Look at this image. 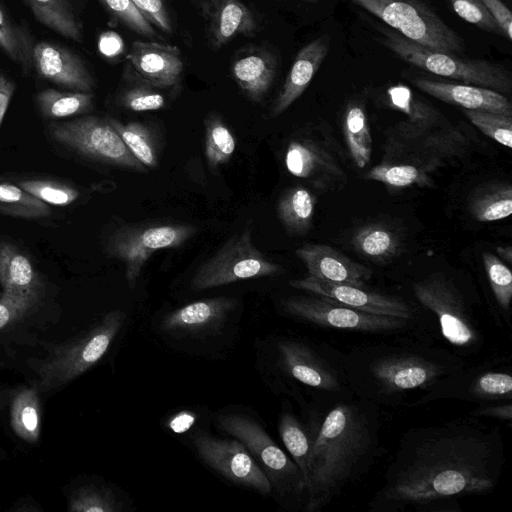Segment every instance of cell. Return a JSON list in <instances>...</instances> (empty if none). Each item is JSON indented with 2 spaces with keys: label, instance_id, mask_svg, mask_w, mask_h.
<instances>
[{
  "label": "cell",
  "instance_id": "1",
  "mask_svg": "<svg viewBox=\"0 0 512 512\" xmlns=\"http://www.w3.org/2000/svg\"><path fill=\"white\" fill-rule=\"evenodd\" d=\"M506 465L498 425L467 415L414 427L398 442L370 512H459V500L486 495Z\"/></svg>",
  "mask_w": 512,
  "mask_h": 512
},
{
  "label": "cell",
  "instance_id": "2",
  "mask_svg": "<svg viewBox=\"0 0 512 512\" xmlns=\"http://www.w3.org/2000/svg\"><path fill=\"white\" fill-rule=\"evenodd\" d=\"M304 408L311 437L305 510L316 512L361 480L379 459L380 407L347 392L312 397Z\"/></svg>",
  "mask_w": 512,
  "mask_h": 512
},
{
  "label": "cell",
  "instance_id": "3",
  "mask_svg": "<svg viewBox=\"0 0 512 512\" xmlns=\"http://www.w3.org/2000/svg\"><path fill=\"white\" fill-rule=\"evenodd\" d=\"M406 336L343 352L347 384L356 397L379 407L408 408L436 383L467 366L464 357L428 337Z\"/></svg>",
  "mask_w": 512,
  "mask_h": 512
},
{
  "label": "cell",
  "instance_id": "4",
  "mask_svg": "<svg viewBox=\"0 0 512 512\" xmlns=\"http://www.w3.org/2000/svg\"><path fill=\"white\" fill-rule=\"evenodd\" d=\"M421 335L464 357L478 353L484 334L473 300L443 273L426 275L411 284Z\"/></svg>",
  "mask_w": 512,
  "mask_h": 512
},
{
  "label": "cell",
  "instance_id": "5",
  "mask_svg": "<svg viewBox=\"0 0 512 512\" xmlns=\"http://www.w3.org/2000/svg\"><path fill=\"white\" fill-rule=\"evenodd\" d=\"M378 41L404 62L432 74L488 88L503 95L512 91V76L503 65L485 59H472L424 47L395 30L379 26Z\"/></svg>",
  "mask_w": 512,
  "mask_h": 512
},
{
  "label": "cell",
  "instance_id": "6",
  "mask_svg": "<svg viewBox=\"0 0 512 512\" xmlns=\"http://www.w3.org/2000/svg\"><path fill=\"white\" fill-rule=\"evenodd\" d=\"M284 165L320 192H338L348 183L346 153L326 122L309 124L289 139Z\"/></svg>",
  "mask_w": 512,
  "mask_h": 512
},
{
  "label": "cell",
  "instance_id": "7",
  "mask_svg": "<svg viewBox=\"0 0 512 512\" xmlns=\"http://www.w3.org/2000/svg\"><path fill=\"white\" fill-rule=\"evenodd\" d=\"M124 321L121 310H112L80 335L52 346L35 368L38 388L42 392L61 388L92 368L105 355Z\"/></svg>",
  "mask_w": 512,
  "mask_h": 512
},
{
  "label": "cell",
  "instance_id": "8",
  "mask_svg": "<svg viewBox=\"0 0 512 512\" xmlns=\"http://www.w3.org/2000/svg\"><path fill=\"white\" fill-rule=\"evenodd\" d=\"M277 366L291 384L304 387L311 396L351 392L343 366V352L327 342L280 338L276 343Z\"/></svg>",
  "mask_w": 512,
  "mask_h": 512
},
{
  "label": "cell",
  "instance_id": "9",
  "mask_svg": "<svg viewBox=\"0 0 512 512\" xmlns=\"http://www.w3.org/2000/svg\"><path fill=\"white\" fill-rule=\"evenodd\" d=\"M282 307L291 317L327 330L377 336H397L410 332L420 334L413 320L361 311L310 292L283 299Z\"/></svg>",
  "mask_w": 512,
  "mask_h": 512
},
{
  "label": "cell",
  "instance_id": "10",
  "mask_svg": "<svg viewBox=\"0 0 512 512\" xmlns=\"http://www.w3.org/2000/svg\"><path fill=\"white\" fill-rule=\"evenodd\" d=\"M403 37L445 53H463L464 39L424 0H351Z\"/></svg>",
  "mask_w": 512,
  "mask_h": 512
},
{
  "label": "cell",
  "instance_id": "11",
  "mask_svg": "<svg viewBox=\"0 0 512 512\" xmlns=\"http://www.w3.org/2000/svg\"><path fill=\"white\" fill-rule=\"evenodd\" d=\"M217 420L222 431L243 443L268 477L272 489L281 496L305 501L300 469L256 421L241 414H221Z\"/></svg>",
  "mask_w": 512,
  "mask_h": 512
},
{
  "label": "cell",
  "instance_id": "12",
  "mask_svg": "<svg viewBox=\"0 0 512 512\" xmlns=\"http://www.w3.org/2000/svg\"><path fill=\"white\" fill-rule=\"evenodd\" d=\"M197 232L193 225L172 222L125 224L108 237L107 253L125 265V278L130 289L147 260L162 249L184 245Z\"/></svg>",
  "mask_w": 512,
  "mask_h": 512
},
{
  "label": "cell",
  "instance_id": "13",
  "mask_svg": "<svg viewBox=\"0 0 512 512\" xmlns=\"http://www.w3.org/2000/svg\"><path fill=\"white\" fill-rule=\"evenodd\" d=\"M438 400H456L480 404L511 402L512 374L510 358L495 357L447 377L413 401L415 408Z\"/></svg>",
  "mask_w": 512,
  "mask_h": 512
},
{
  "label": "cell",
  "instance_id": "14",
  "mask_svg": "<svg viewBox=\"0 0 512 512\" xmlns=\"http://www.w3.org/2000/svg\"><path fill=\"white\" fill-rule=\"evenodd\" d=\"M468 139L454 126L422 129L404 120L385 133L382 160H403L428 166L435 171L465 155Z\"/></svg>",
  "mask_w": 512,
  "mask_h": 512
},
{
  "label": "cell",
  "instance_id": "15",
  "mask_svg": "<svg viewBox=\"0 0 512 512\" xmlns=\"http://www.w3.org/2000/svg\"><path fill=\"white\" fill-rule=\"evenodd\" d=\"M51 137L82 156L138 173L147 168L128 150L107 117L83 116L49 125Z\"/></svg>",
  "mask_w": 512,
  "mask_h": 512
},
{
  "label": "cell",
  "instance_id": "16",
  "mask_svg": "<svg viewBox=\"0 0 512 512\" xmlns=\"http://www.w3.org/2000/svg\"><path fill=\"white\" fill-rule=\"evenodd\" d=\"M282 267L269 261L252 240L247 227L232 236L213 256L204 261L194 273L190 287L207 290L234 282L278 274Z\"/></svg>",
  "mask_w": 512,
  "mask_h": 512
},
{
  "label": "cell",
  "instance_id": "17",
  "mask_svg": "<svg viewBox=\"0 0 512 512\" xmlns=\"http://www.w3.org/2000/svg\"><path fill=\"white\" fill-rule=\"evenodd\" d=\"M192 442L200 458L229 481L263 495L271 493L268 477L237 438L221 439L198 431Z\"/></svg>",
  "mask_w": 512,
  "mask_h": 512
},
{
  "label": "cell",
  "instance_id": "18",
  "mask_svg": "<svg viewBox=\"0 0 512 512\" xmlns=\"http://www.w3.org/2000/svg\"><path fill=\"white\" fill-rule=\"evenodd\" d=\"M289 284L295 289L323 295L361 311L402 317L418 325L417 311L410 302L403 297L371 289L368 285L334 283L310 275L291 280Z\"/></svg>",
  "mask_w": 512,
  "mask_h": 512
},
{
  "label": "cell",
  "instance_id": "19",
  "mask_svg": "<svg viewBox=\"0 0 512 512\" xmlns=\"http://www.w3.org/2000/svg\"><path fill=\"white\" fill-rule=\"evenodd\" d=\"M140 79L162 89L179 84L184 64L178 47L155 41H135L126 57Z\"/></svg>",
  "mask_w": 512,
  "mask_h": 512
},
{
  "label": "cell",
  "instance_id": "20",
  "mask_svg": "<svg viewBox=\"0 0 512 512\" xmlns=\"http://www.w3.org/2000/svg\"><path fill=\"white\" fill-rule=\"evenodd\" d=\"M33 66L41 77L72 91L91 92L95 86L94 78L81 57L57 44L36 43Z\"/></svg>",
  "mask_w": 512,
  "mask_h": 512
},
{
  "label": "cell",
  "instance_id": "21",
  "mask_svg": "<svg viewBox=\"0 0 512 512\" xmlns=\"http://www.w3.org/2000/svg\"><path fill=\"white\" fill-rule=\"evenodd\" d=\"M237 306L230 297H215L192 302L166 314L161 330L173 336L204 335L219 329Z\"/></svg>",
  "mask_w": 512,
  "mask_h": 512
},
{
  "label": "cell",
  "instance_id": "22",
  "mask_svg": "<svg viewBox=\"0 0 512 512\" xmlns=\"http://www.w3.org/2000/svg\"><path fill=\"white\" fill-rule=\"evenodd\" d=\"M305 264L308 275L315 278L355 285H367L372 270L326 244L307 243L295 251Z\"/></svg>",
  "mask_w": 512,
  "mask_h": 512
},
{
  "label": "cell",
  "instance_id": "23",
  "mask_svg": "<svg viewBox=\"0 0 512 512\" xmlns=\"http://www.w3.org/2000/svg\"><path fill=\"white\" fill-rule=\"evenodd\" d=\"M200 7L212 49H221L236 36L255 34V16L240 0H201Z\"/></svg>",
  "mask_w": 512,
  "mask_h": 512
},
{
  "label": "cell",
  "instance_id": "24",
  "mask_svg": "<svg viewBox=\"0 0 512 512\" xmlns=\"http://www.w3.org/2000/svg\"><path fill=\"white\" fill-rule=\"evenodd\" d=\"M412 83L424 93L467 110L512 116V104L503 94L480 86L417 77Z\"/></svg>",
  "mask_w": 512,
  "mask_h": 512
},
{
  "label": "cell",
  "instance_id": "25",
  "mask_svg": "<svg viewBox=\"0 0 512 512\" xmlns=\"http://www.w3.org/2000/svg\"><path fill=\"white\" fill-rule=\"evenodd\" d=\"M330 36L324 34L304 45L296 54L287 77L273 102L269 118L285 112L307 89L330 50Z\"/></svg>",
  "mask_w": 512,
  "mask_h": 512
},
{
  "label": "cell",
  "instance_id": "26",
  "mask_svg": "<svg viewBox=\"0 0 512 512\" xmlns=\"http://www.w3.org/2000/svg\"><path fill=\"white\" fill-rule=\"evenodd\" d=\"M277 71V58L269 50L251 46L241 49L231 65L232 76L241 91L253 102H261L269 92Z\"/></svg>",
  "mask_w": 512,
  "mask_h": 512
},
{
  "label": "cell",
  "instance_id": "27",
  "mask_svg": "<svg viewBox=\"0 0 512 512\" xmlns=\"http://www.w3.org/2000/svg\"><path fill=\"white\" fill-rule=\"evenodd\" d=\"M0 284L4 291L44 295L43 282L29 258L6 241H0Z\"/></svg>",
  "mask_w": 512,
  "mask_h": 512
},
{
  "label": "cell",
  "instance_id": "28",
  "mask_svg": "<svg viewBox=\"0 0 512 512\" xmlns=\"http://www.w3.org/2000/svg\"><path fill=\"white\" fill-rule=\"evenodd\" d=\"M386 103L403 113L407 117L404 121L414 127L434 129L453 126L439 109L402 83L387 88Z\"/></svg>",
  "mask_w": 512,
  "mask_h": 512
},
{
  "label": "cell",
  "instance_id": "29",
  "mask_svg": "<svg viewBox=\"0 0 512 512\" xmlns=\"http://www.w3.org/2000/svg\"><path fill=\"white\" fill-rule=\"evenodd\" d=\"M342 128L351 160L357 168H365L371 160L372 136L365 105L362 101L353 99L346 104Z\"/></svg>",
  "mask_w": 512,
  "mask_h": 512
},
{
  "label": "cell",
  "instance_id": "30",
  "mask_svg": "<svg viewBox=\"0 0 512 512\" xmlns=\"http://www.w3.org/2000/svg\"><path fill=\"white\" fill-rule=\"evenodd\" d=\"M316 198L307 188L297 185L287 189L277 204V214L285 230L303 236L312 227Z\"/></svg>",
  "mask_w": 512,
  "mask_h": 512
},
{
  "label": "cell",
  "instance_id": "31",
  "mask_svg": "<svg viewBox=\"0 0 512 512\" xmlns=\"http://www.w3.org/2000/svg\"><path fill=\"white\" fill-rule=\"evenodd\" d=\"M352 245L360 255L375 262H385L398 255L402 242L394 228L377 222L360 227L353 235Z\"/></svg>",
  "mask_w": 512,
  "mask_h": 512
},
{
  "label": "cell",
  "instance_id": "32",
  "mask_svg": "<svg viewBox=\"0 0 512 512\" xmlns=\"http://www.w3.org/2000/svg\"><path fill=\"white\" fill-rule=\"evenodd\" d=\"M10 424L23 441L33 444L41 433V406L39 391L35 387L20 388L10 405Z\"/></svg>",
  "mask_w": 512,
  "mask_h": 512
},
{
  "label": "cell",
  "instance_id": "33",
  "mask_svg": "<svg viewBox=\"0 0 512 512\" xmlns=\"http://www.w3.org/2000/svg\"><path fill=\"white\" fill-rule=\"evenodd\" d=\"M24 1L41 24L65 38L82 41V25L69 0Z\"/></svg>",
  "mask_w": 512,
  "mask_h": 512
},
{
  "label": "cell",
  "instance_id": "34",
  "mask_svg": "<svg viewBox=\"0 0 512 512\" xmlns=\"http://www.w3.org/2000/svg\"><path fill=\"white\" fill-rule=\"evenodd\" d=\"M433 172H435L434 169L411 161L382 160L366 172L365 179L396 188L413 185L431 187Z\"/></svg>",
  "mask_w": 512,
  "mask_h": 512
},
{
  "label": "cell",
  "instance_id": "35",
  "mask_svg": "<svg viewBox=\"0 0 512 512\" xmlns=\"http://www.w3.org/2000/svg\"><path fill=\"white\" fill-rule=\"evenodd\" d=\"M484 269L495 302L493 317L499 328H510L512 301V273L510 268L496 255L484 252Z\"/></svg>",
  "mask_w": 512,
  "mask_h": 512
},
{
  "label": "cell",
  "instance_id": "36",
  "mask_svg": "<svg viewBox=\"0 0 512 512\" xmlns=\"http://www.w3.org/2000/svg\"><path fill=\"white\" fill-rule=\"evenodd\" d=\"M469 209L480 222H493L509 217L512 213L511 185L493 182L476 189L470 196Z\"/></svg>",
  "mask_w": 512,
  "mask_h": 512
},
{
  "label": "cell",
  "instance_id": "37",
  "mask_svg": "<svg viewBox=\"0 0 512 512\" xmlns=\"http://www.w3.org/2000/svg\"><path fill=\"white\" fill-rule=\"evenodd\" d=\"M131 154L147 169L158 165L159 148L154 131L142 122L123 123L107 117Z\"/></svg>",
  "mask_w": 512,
  "mask_h": 512
},
{
  "label": "cell",
  "instance_id": "38",
  "mask_svg": "<svg viewBox=\"0 0 512 512\" xmlns=\"http://www.w3.org/2000/svg\"><path fill=\"white\" fill-rule=\"evenodd\" d=\"M36 102L43 116L59 119L90 111L93 107V94L79 91L63 92L48 88L37 94Z\"/></svg>",
  "mask_w": 512,
  "mask_h": 512
},
{
  "label": "cell",
  "instance_id": "39",
  "mask_svg": "<svg viewBox=\"0 0 512 512\" xmlns=\"http://www.w3.org/2000/svg\"><path fill=\"white\" fill-rule=\"evenodd\" d=\"M34 41L29 31L16 22L0 6V48L24 72L33 66Z\"/></svg>",
  "mask_w": 512,
  "mask_h": 512
},
{
  "label": "cell",
  "instance_id": "40",
  "mask_svg": "<svg viewBox=\"0 0 512 512\" xmlns=\"http://www.w3.org/2000/svg\"><path fill=\"white\" fill-rule=\"evenodd\" d=\"M43 296L4 291L0 295V340L24 328V321L29 319L39 308Z\"/></svg>",
  "mask_w": 512,
  "mask_h": 512
},
{
  "label": "cell",
  "instance_id": "41",
  "mask_svg": "<svg viewBox=\"0 0 512 512\" xmlns=\"http://www.w3.org/2000/svg\"><path fill=\"white\" fill-rule=\"evenodd\" d=\"M278 430L282 442L305 479L311 448V437L306 423L286 407L280 415Z\"/></svg>",
  "mask_w": 512,
  "mask_h": 512
},
{
  "label": "cell",
  "instance_id": "42",
  "mask_svg": "<svg viewBox=\"0 0 512 512\" xmlns=\"http://www.w3.org/2000/svg\"><path fill=\"white\" fill-rule=\"evenodd\" d=\"M204 123V153L210 169L214 170L230 161L235 152L236 140L220 115L210 113Z\"/></svg>",
  "mask_w": 512,
  "mask_h": 512
},
{
  "label": "cell",
  "instance_id": "43",
  "mask_svg": "<svg viewBox=\"0 0 512 512\" xmlns=\"http://www.w3.org/2000/svg\"><path fill=\"white\" fill-rule=\"evenodd\" d=\"M0 213L25 219H41L51 215V208L17 185L0 183Z\"/></svg>",
  "mask_w": 512,
  "mask_h": 512
},
{
  "label": "cell",
  "instance_id": "44",
  "mask_svg": "<svg viewBox=\"0 0 512 512\" xmlns=\"http://www.w3.org/2000/svg\"><path fill=\"white\" fill-rule=\"evenodd\" d=\"M134 80H129L121 92L119 102L125 109L133 112L156 111L166 107L164 89L148 83L129 71Z\"/></svg>",
  "mask_w": 512,
  "mask_h": 512
},
{
  "label": "cell",
  "instance_id": "45",
  "mask_svg": "<svg viewBox=\"0 0 512 512\" xmlns=\"http://www.w3.org/2000/svg\"><path fill=\"white\" fill-rule=\"evenodd\" d=\"M68 510L72 512H119L121 504L109 488L86 484L71 491Z\"/></svg>",
  "mask_w": 512,
  "mask_h": 512
},
{
  "label": "cell",
  "instance_id": "46",
  "mask_svg": "<svg viewBox=\"0 0 512 512\" xmlns=\"http://www.w3.org/2000/svg\"><path fill=\"white\" fill-rule=\"evenodd\" d=\"M18 186L46 204L67 206L79 197L74 187L50 179H27L18 182Z\"/></svg>",
  "mask_w": 512,
  "mask_h": 512
},
{
  "label": "cell",
  "instance_id": "47",
  "mask_svg": "<svg viewBox=\"0 0 512 512\" xmlns=\"http://www.w3.org/2000/svg\"><path fill=\"white\" fill-rule=\"evenodd\" d=\"M463 113L482 133L507 148L512 147V116L467 109Z\"/></svg>",
  "mask_w": 512,
  "mask_h": 512
},
{
  "label": "cell",
  "instance_id": "48",
  "mask_svg": "<svg viewBox=\"0 0 512 512\" xmlns=\"http://www.w3.org/2000/svg\"><path fill=\"white\" fill-rule=\"evenodd\" d=\"M109 14L131 31L150 39L160 38L153 25L131 0H99Z\"/></svg>",
  "mask_w": 512,
  "mask_h": 512
},
{
  "label": "cell",
  "instance_id": "49",
  "mask_svg": "<svg viewBox=\"0 0 512 512\" xmlns=\"http://www.w3.org/2000/svg\"><path fill=\"white\" fill-rule=\"evenodd\" d=\"M453 11L466 22L487 33L503 36L497 22L481 0H446Z\"/></svg>",
  "mask_w": 512,
  "mask_h": 512
},
{
  "label": "cell",
  "instance_id": "50",
  "mask_svg": "<svg viewBox=\"0 0 512 512\" xmlns=\"http://www.w3.org/2000/svg\"><path fill=\"white\" fill-rule=\"evenodd\" d=\"M141 14L162 32L171 34L172 21L164 0H131Z\"/></svg>",
  "mask_w": 512,
  "mask_h": 512
},
{
  "label": "cell",
  "instance_id": "51",
  "mask_svg": "<svg viewBox=\"0 0 512 512\" xmlns=\"http://www.w3.org/2000/svg\"><path fill=\"white\" fill-rule=\"evenodd\" d=\"M485 8L497 22L503 37L512 40V13L501 0H481Z\"/></svg>",
  "mask_w": 512,
  "mask_h": 512
},
{
  "label": "cell",
  "instance_id": "52",
  "mask_svg": "<svg viewBox=\"0 0 512 512\" xmlns=\"http://www.w3.org/2000/svg\"><path fill=\"white\" fill-rule=\"evenodd\" d=\"M469 415L477 418H494L502 422H507L510 425L512 421V403L480 404L475 407Z\"/></svg>",
  "mask_w": 512,
  "mask_h": 512
},
{
  "label": "cell",
  "instance_id": "53",
  "mask_svg": "<svg viewBox=\"0 0 512 512\" xmlns=\"http://www.w3.org/2000/svg\"><path fill=\"white\" fill-rule=\"evenodd\" d=\"M99 49L107 57H116L123 52L124 42L118 34L109 31L100 37Z\"/></svg>",
  "mask_w": 512,
  "mask_h": 512
},
{
  "label": "cell",
  "instance_id": "54",
  "mask_svg": "<svg viewBox=\"0 0 512 512\" xmlns=\"http://www.w3.org/2000/svg\"><path fill=\"white\" fill-rule=\"evenodd\" d=\"M15 91L14 82L0 72V125Z\"/></svg>",
  "mask_w": 512,
  "mask_h": 512
},
{
  "label": "cell",
  "instance_id": "55",
  "mask_svg": "<svg viewBox=\"0 0 512 512\" xmlns=\"http://www.w3.org/2000/svg\"><path fill=\"white\" fill-rule=\"evenodd\" d=\"M194 420L195 417L193 414L181 412L171 419L169 427L176 433H182L190 428Z\"/></svg>",
  "mask_w": 512,
  "mask_h": 512
},
{
  "label": "cell",
  "instance_id": "56",
  "mask_svg": "<svg viewBox=\"0 0 512 512\" xmlns=\"http://www.w3.org/2000/svg\"><path fill=\"white\" fill-rule=\"evenodd\" d=\"M496 251L502 260L507 262L509 265L512 264V247L510 245L498 246Z\"/></svg>",
  "mask_w": 512,
  "mask_h": 512
},
{
  "label": "cell",
  "instance_id": "57",
  "mask_svg": "<svg viewBox=\"0 0 512 512\" xmlns=\"http://www.w3.org/2000/svg\"><path fill=\"white\" fill-rule=\"evenodd\" d=\"M300 1H305V2H310V3H316V2H318V0H300Z\"/></svg>",
  "mask_w": 512,
  "mask_h": 512
},
{
  "label": "cell",
  "instance_id": "58",
  "mask_svg": "<svg viewBox=\"0 0 512 512\" xmlns=\"http://www.w3.org/2000/svg\"><path fill=\"white\" fill-rule=\"evenodd\" d=\"M0 457H1V450H0Z\"/></svg>",
  "mask_w": 512,
  "mask_h": 512
}]
</instances>
